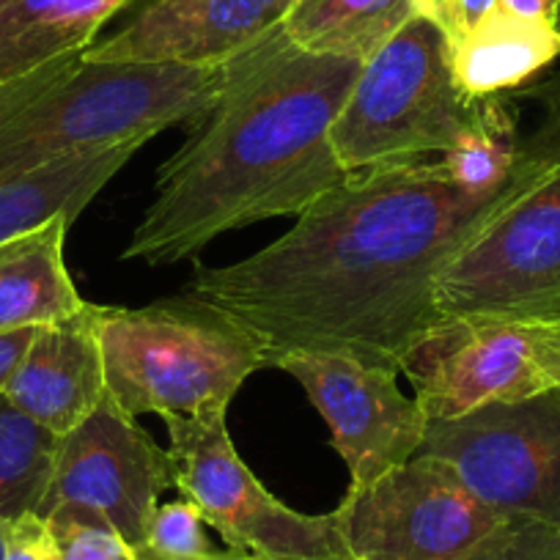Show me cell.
Masks as SVG:
<instances>
[{"mask_svg": "<svg viewBox=\"0 0 560 560\" xmlns=\"http://www.w3.org/2000/svg\"><path fill=\"white\" fill-rule=\"evenodd\" d=\"M503 190L472 196L440 160L358 171L272 245L225 267L196 261L179 294L245 327L264 369L336 352L404 374L440 325V269Z\"/></svg>", "mask_w": 560, "mask_h": 560, "instance_id": "6da1fadb", "label": "cell"}, {"mask_svg": "<svg viewBox=\"0 0 560 560\" xmlns=\"http://www.w3.org/2000/svg\"><path fill=\"white\" fill-rule=\"evenodd\" d=\"M363 63L294 45L283 25L223 63L190 138L165 160L121 256L185 261L225 231L300 218L347 182L330 129Z\"/></svg>", "mask_w": 560, "mask_h": 560, "instance_id": "7a4b0ae2", "label": "cell"}, {"mask_svg": "<svg viewBox=\"0 0 560 560\" xmlns=\"http://www.w3.org/2000/svg\"><path fill=\"white\" fill-rule=\"evenodd\" d=\"M223 67L91 61L67 52L0 83V179L196 118Z\"/></svg>", "mask_w": 560, "mask_h": 560, "instance_id": "3957f363", "label": "cell"}, {"mask_svg": "<svg viewBox=\"0 0 560 560\" xmlns=\"http://www.w3.org/2000/svg\"><path fill=\"white\" fill-rule=\"evenodd\" d=\"M527 94L541 100L544 121L522 138L492 212L440 269V325L560 316V74Z\"/></svg>", "mask_w": 560, "mask_h": 560, "instance_id": "277c9868", "label": "cell"}, {"mask_svg": "<svg viewBox=\"0 0 560 560\" xmlns=\"http://www.w3.org/2000/svg\"><path fill=\"white\" fill-rule=\"evenodd\" d=\"M94 327L107 393L132 418L225 415L247 376L264 369L245 327L185 294L143 308L94 305Z\"/></svg>", "mask_w": 560, "mask_h": 560, "instance_id": "5b68a950", "label": "cell"}, {"mask_svg": "<svg viewBox=\"0 0 560 560\" xmlns=\"http://www.w3.org/2000/svg\"><path fill=\"white\" fill-rule=\"evenodd\" d=\"M451 67L448 39L409 18L365 58L330 129L347 174L445 154L476 113Z\"/></svg>", "mask_w": 560, "mask_h": 560, "instance_id": "8992f818", "label": "cell"}, {"mask_svg": "<svg viewBox=\"0 0 560 560\" xmlns=\"http://www.w3.org/2000/svg\"><path fill=\"white\" fill-rule=\"evenodd\" d=\"M174 487L240 552L292 560H347L336 511L300 514L267 492L231 443L225 415L165 418Z\"/></svg>", "mask_w": 560, "mask_h": 560, "instance_id": "52a82bcc", "label": "cell"}, {"mask_svg": "<svg viewBox=\"0 0 560 560\" xmlns=\"http://www.w3.org/2000/svg\"><path fill=\"white\" fill-rule=\"evenodd\" d=\"M418 454L448 462L500 516L560 533V393L489 404L462 418L429 420Z\"/></svg>", "mask_w": 560, "mask_h": 560, "instance_id": "ba28073f", "label": "cell"}, {"mask_svg": "<svg viewBox=\"0 0 560 560\" xmlns=\"http://www.w3.org/2000/svg\"><path fill=\"white\" fill-rule=\"evenodd\" d=\"M429 420L560 390V316L462 319L434 327L407 360Z\"/></svg>", "mask_w": 560, "mask_h": 560, "instance_id": "9c48e42d", "label": "cell"}, {"mask_svg": "<svg viewBox=\"0 0 560 560\" xmlns=\"http://www.w3.org/2000/svg\"><path fill=\"white\" fill-rule=\"evenodd\" d=\"M336 516L358 560H467L505 520L429 454L343 494Z\"/></svg>", "mask_w": 560, "mask_h": 560, "instance_id": "30bf717a", "label": "cell"}, {"mask_svg": "<svg viewBox=\"0 0 560 560\" xmlns=\"http://www.w3.org/2000/svg\"><path fill=\"white\" fill-rule=\"evenodd\" d=\"M174 487V465L132 415L107 393L100 407L63 434L39 516L89 511L110 522L132 549L143 547L160 494Z\"/></svg>", "mask_w": 560, "mask_h": 560, "instance_id": "8fae6325", "label": "cell"}, {"mask_svg": "<svg viewBox=\"0 0 560 560\" xmlns=\"http://www.w3.org/2000/svg\"><path fill=\"white\" fill-rule=\"evenodd\" d=\"M272 369L294 376L327 420L330 445L349 467L347 492L407 465L427 440V412L398 390L393 371L336 352H294Z\"/></svg>", "mask_w": 560, "mask_h": 560, "instance_id": "7c38bea8", "label": "cell"}, {"mask_svg": "<svg viewBox=\"0 0 560 560\" xmlns=\"http://www.w3.org/2000/svg\"><path fill=\"white\" fill-rule=\"evenodd\" d=\"M294 0H132L85 47L91 61L223 67L278 31Z\"/></svg>", "mask_w": 560, "mask_h": 560, "instance_id": "4fadbf2b", "label": "cell"}, {"mask_svg": "<svg viewBox=\"0 0 560 560\" xmlns=\"http://www.w3.org/2000/svg\"><path fill=\"white\" fill-rule=\"evenodd\" d=\"M3 393L58 438L78 429L107 396L94 303L74 319L36 327Z\"/></svg>", "mask_w": 560, "mask_h": 560, "instance_id": "5bb4252c", "label": "cell"}, {"mask_svg": "<svg viewBox=\"0 0 560 560\" xmlns=\"http://www.w3.org/2000/svg\"><path fill=\"white\" fill-rule=\"evenodd\" d=\"M69 225L72 220L52 218L0 242V332L58 325L89 308L63 264Z\"/></svg>", "mask_w": 560, "mask_h": 560, "instance_id": "9a60e30c", "label": "cell"}, {"mask_svg": "<svg viewBox=\"0 0 560 560\" xmlns=\"http://www.w3.org/2000/svg\"><path fill=\"white\" fill-rule=\"evenodd\" d=\"M147 143L149 140H129L0 179V242L39 229L52 218H67L74 223L96 192Z\"/></svg>", "mask_w": 560, "mask_h": 560, "instance_id": "2e32d148", "label": "cell"}, {"mask_svg": "<svg viewBox=\"0 0 560 560\" xmlns=\"http://www.w3.org/2000/svg\"><path fill=\"white\" fill-rule=\"evenodd\" d=\"M132 0H0V83L85 50Z\"/></svg>", "mask_w": 560, "mask_h": 560, "instance_id": "e0dca14e", "label": "cell"}, {"mask_svg": "<svg viewBox=\"0 0 560 560\" xmlns=\"http://www.w3.org/2000/svg\"><path fill=\"white\" fill-rule=\"evenodd\" d=\"M560 58V31L494 9L467 39L451 47V67L470 100L520 89Z\"/></svg>", "mask_w": 560, "mask_h": 560, "instance_id": "ac0fdd59", "label": "cell"}, {"mask_svg": "<svg viewBox=\"0 0 560 560\" xmlns=\"http://www.w3.org/2000/svg\"><path fill=\"white\" fill-rule=\"evenodd\" d=\"M409 18L412 0H294L283 31L303 50L363 63Z\"/></svg>", "mask_w": 560, "mask_h": 560, "instance_id": "d6986e66", "label": "cell"}, {"mask_svg": "<svg viewBox=\"0 0 560 560\" xmlns=\"http://www.w3.org/2000/svg\"><path fill=\"white\" fill-rule=\"evenodd\" d=\"M61 438L0 390V520L39 514L56 472Z\"/></svg>", "mask_w": 560, "mask_h": 560, "instance_id": "ffe728a7", "label": "cell"}, {"mask_svg": "<svg viewBox=\"0 0 560 560\" xmlns=\"http://www.w3.org/2000/svg\"><path fill=\"white\" fill-rule=\"evenodd\" d=\"M520 129L514 113L500 96L476 102L470 124L440 163L462 190L472 196H498L509 185L520 160Z\"/></svg>", "mask_w": 560, "mask_h": 560, "instance_id": "44dd1931", "label": "cell"}, {"mask_svg": "<svg viewBox=\"0 0 560 560\" xmlns=\"http://www.w3.org/2000/svg\"><path fill=\"white\" fill-rule=\"evenodd\" d=\"M61 560H138L121 533L89 511L61 509L45 516Z\"/></svg>", "mask_w": 560, "mask_h": 560, "instance_id": "7402d4cb", "label": "cell"}, {"mask_svg": "<svg viewBox=\"0 0 560 560\" xmlns=\"http://www.w3.org/2000/svg\"><path fill=\"white\" fill-rule=\"evenodd\" d=\"M203 525H207L203 514L187 498L174 500V503H163L158 505L152 522H149L143 549L168 560L201 558V555L212 552L207 533H203Z\"/></svg>", "mask_w": 560, "mask_h": 560, "instance_id": "603a6c76", "label": "cell"}, {"mask_svg": "<svg viewBox=\"0 0 560 560\" xmlns=\"http://www.w3.org/2000/svg\"><path fill=\"white\" fill-rule=\"evenodd\" d=\"M467 560H560V533L541 522L505 516Z\"/></svg>", "mask_w": 560, "mask_h": 560, "instance_id": "cb8c5ba5", "label": "cell"}, {"mask_svg": "<svg viewBox=\"0 0 560 560\" xmlns=\"http://www.w3.org/2000/svg\"><path fill=\"white\" fill-rule=\"evenodd\" d=\"M494 9L498 0H412V18L432 23L448 47L467 39Z\"/></svg>", "mask_w": 560, "mask_h": 560, "instance_id": "d4e9b609", "label": "cell"}, {"mask_svg": "<svg viewBox=\"0 0 560 560\" xmlns=\"http://www.w3.org/2000/svg\"><path fill=\"white\" fill-rule=\"evenodd\" d=\"M7 560H61L50 525L39 514L9 522Z\"/></svg>", "mask_w": 560, "mask_h": 560, "instance_id": "484cf974", "label": "cell"}, {"mask_svg": "<svg viewBox=\"0 0 560 560\" xmlns=\"http://www.w3.org/2000/svg\"><path fill=\"white\" fill-rule=\"evenodd\" d=\"M36 327L31 330H14V332H0V390L7 387V382L12 380L14 369L23 360L25 349H28L31 338H34Z\"/></svg>", "mask_w": 560, "mask_h": 560, "instance_id": "4316f807", "label": "cell"}, {"mask_svg": "<svg viewBox=\"0 0 560 560\" xmlns=\"http://www.w3.org/2000/svg\"><path fill=\"white\" fill-rule=\"evenodd\" d=\"M498 9L500 12L511 14V18L536 20V23L555 25L560 0H498Z\"/></svg>", "mask_w": 560, "mask_h": 560, "instance_id": "83f0119b", "label": "cell"}, {"mask_svg": "<svg viewBox=\"0 0 560 560\" xmlns=\"http://www.w3.org/2000/svg\"><path fill=\"white\" fill-rule=\"evenodd\" d=\"M135 558L138 560H168V558H160V555L149 552V549L138 547L135 549ZM190 560H292V558H269V555H256V552H240V549H229V552H209L201 555V558H190Z\"/></svg>", "mask_w": 560, "mask_h": 560, "instance_id": "f1b7e54d", "label": "cell"}, {"mask_svg": "<svg viewBox=\"0 0 560 560\" xmlns=\"http://www.w3.org/2000/svg\"><path fill=\"white\" fill-rule=\"evenodd\" d=\"M7 533H9V522L0 520V560H7Z\"/></svg>", "mask_w": 560, "mask_h": 560, "instance_id": "f546056e", "label": "cell"}, {"mask_svg": "<svg viewBox=\"0 0 560 560\" xmlns=\"http://www.w3.org/2000/svg\"><path fill=\"white\" fill-rule=\"evenodd\" d=\"M555 28L560 31V9H558V18H555Z\"/></svg>", "mask_w": 560, "mask_h": 560, "instance_id": "4dcf8cb0", "label": "cell"}, {"mask_svg": "<svg viewBox=\"0 0 560 560\" xmlns=\"http://www.w3.org/2000/svg\"><path fill=\"white\" fill-rule=\"evenodd\" d=\"M347 560H358V558H354V555H352V558H347Z\"/></svg>", "mask_w": 560, "mask_h": 560, "instance_id": "1f68e13d", "label": "cell"}, {"mask_svg": "<svg viewBox=\"0 0 560 560\" xmlns=\"http://www.w3.org/2000/svg\"><path fill=\"white\" fill-rule=\"evenodd\" d=\"M558 393H560V390H558Z\"/></svg>", "mask_w": 560, "mask_h": 560, "instance_id": "d6a6232c", "label": "cell"}]
</instances>
